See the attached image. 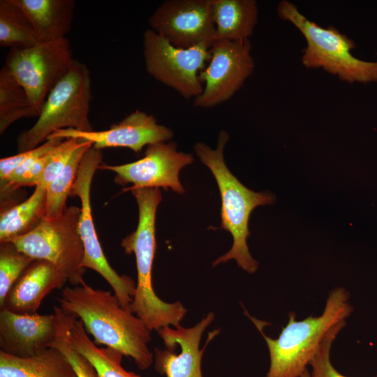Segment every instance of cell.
<instances>
[{"mask_svg": "<svg viewBox=\"0 0 377 377\" xmlns=\"http://www.w3.org/2000/svg\"><path fill=\"white\" fill-rule=\"evenodd\" d=\"M75 61L66 37L26 49H10L5 66L40 112L49 94L68 73Z\"/></svg>", "mask_w": 377, "mask_h": 377, "instance_id": "10", "label": "cell"}, {"mask_svg": "<svg viewBox=\"0 0 377 377\" xmlns=\"http://www.w3.org/2000/svg\"><path fill=\"white\" fill-rule=\"evenodd\" d=\"M102 158L101 150L93 146L85 152L71 193V195L77 196L81 202L79 232L84 249L82 266L99 274L111 286L123 307L131 310L136 283L130 276L119 275L109 264L96 234L91 214V186Z\"/></svg>", "mask_w": 377, "mask_h": 377, "instance_id": "9", "label": "cell"}, {"mask_svg": "<svg viewBox=\"0 0 377 377\" xmlns=\"http://www.w3.org/2000/svg\"><path fill=\"white\" fill-rule=\"evenodd\" d=\"M139 212L137 228L124 238L121 246L127 254L133 253L137 269L135 295L131 311L141 318L149 330L176 326L184 318L187 309L177 301L168 303L155 293L152 283V267L156 252V213L162 200L158 188L131 189Z\"/></svg>", "mask_w": 377, "mask_h": 377, "instance_id": "2", "label": "cell"}, {"mask_svg": "<svg viewBox=\"0 0 377 377\" xmlns=\"http://www.w3.org/2000/svg\"><path fill=\"white\" fill-rule=\"evenodd\" d=\"M91 146V142L84 140L73 151L63 170L47 187L44 219L57 218L66 208V200L71 195L82 158Z\"/></svg>", "mask_w": 377, "mask_h": 377, "instance_id": "25", "label": "cell"}, {"mask_svg": "<svg viewBox=\"0 0 377 377\" xmlns=\"http://www.w3.org/2000/svg\"><path fill=\"white\" fill-rule=\"evenodd\" d=\"M228 134L221 131L216 149L204 142L194 145V151L200 161L211 170L221 198V226L232 237L231 249L213 263V266L234 259L239 267L249 274L258 268V263L251 255L247 245L250 235L249 221L251 212L258 206L272 205L274 197L269 193L254 192L244 186L228 168L224 161L223 150L228 141Z\"/></svg>", "mask_w": 377, "mask_h": 377, "instance_id": "3", "label": "cell"}, {"mask_svg": "<svg viewBox=\"0 0 377 377\" xmlns=\"http://www.w3.org/2000/svg\"><path fill=\"white\" fill-rule=\"evenodd\" d=\"M39 114L24 89L4 65L0 71V133L20 119Z\"/></svg>", "mask_w": 377, "mask_h": 377, "instance_id": "24", "label": "cell"}, {"mask_svg": "<svg viewBox=\"0 0 377 377\" xmlns=\"http://www.w3.org/2000/svg\"><path fill=\"white\" fill-rule=\"evenodd\" d=\"M57 322L56 337L51 347L61 350L69 360L77 377H98L93 365L71 346L68 336V313L59 306H53Z\"/></svg>", "mask_w": 377, "mask_h": 377, "instance_id": "27", "label": "cell"}, {"mask_svg": "<svg viewBox=\"0 0 377 377\" xmlns=\"http://www.w3.org/2000/svg\"><path fill=\"white\" fill-rule=\"evenodd\" d=\"M349 294L343 288L333 289L325 309L318 316L296 320V313L288 314V321L277 339L263 331V322L250 317L267 343L270 365L265 377H300L328 332L346 320L353 311Z\"/></svg>", "mask_w": 377, "mask_h": 377, "instance_id": "4", "label": "cell"}, {"mask_svg": "<svg viewBox=\"0 0 377 377\" xmlns=\"http://www.w3.org/2000/svg\"><path fill=\"white\" fill-rule=\"evenodd\" d=\"M214 319V313L209 312L200 322L191 327H184L180 324L165 326L157 333L165 346L174 344L180 348L175 352V346L165 349L156 348L154 353V369L166 377H202L201 361L207 346L219 330L209 333L205 346L200 349L202 335Z\"/></svg>", "mask_w": 377, "mask_h": 377, "instance_id": "14", "label": "cell"}, {"mask_svg": "<svg viewBox=\"0 0 377 377\" xmlns=\"http://www.w3.org/2000/svg\"><path fill=\"white\" fill-rule=\"evenodd\" d=\"M193 161L191 154L178 151L175 142H160L148 145L144 157L136 161L117 165H100L98 169L115 172L114 180L117 184H133L124 191L163 188L182 194L184 189L179 181V173Z\"/></svg>", "mask_w": 377, "mask_h": 377, "instance_id": "12", "label": "cell"}, {"mask_svg": "<svg viewBox=\"0 0 377 377\" xmlns=\"http://www.w3.org/2000/svg\"><path fill=\"white\" fill-rule=\"evenodd\" d=\"M209 64L199 73L202 92L194 98L196 108L209 109L228 101L253 73L255 63L249 40H216Z\"/></svg>", "mask_w": 377, "mask_h": 377, "instance_id": "11", "label": "cell"}, {"mask_svg": "<svg viewBox=\"0 0 377 377\" xmlns=\"http://www.w3.org/2000/svg\"><path fill=\"white\" fill-rule=\"evenodd\" d=\"M64 139L60 138H48L45 142L38 147L18 153L14 156L0 159V179L4 181L15 169L26 161L42 152L52 150Z\"/></svg>", "mask_w": 377, "mask_h": 377, "instance_id": "30", "label": "cell"}, {"mask_svg": "<svg viewBox=\"0 0 377 377\" xmlns=\"http://www.w3.org/2000/svg\"><path fill=\"white\" fill-rule=\"evenodd\" d=\"M31 20L40 43L66 38L74 15L73 0H15Z\"/></svg>", "mask_w": 377, "mask_h": 377, "instance_id": "18", "label": "cell"}, {"mask_svg": "<svg viewBox=\"0 0 377 377\" xmlns=\"http://www.w3.org/2000/svg\"><path fill=\"white\" fill-rule=\"evenodd\" d=\"M67 281L52 263L35 259L10 288L2 308L18 313H36L44 298L63 288Z\"/></svg>", "mask_w": 377, "mask_h": 377, "instance_id": "17", "label": "cell"}, {"mask_svg": "<svg viewBox=\"0 0 377 377\" xmlns=\"http://www.w3.org/2000/svg\"><path fill=\"white\" fill-rule=\"evenodd\" d=\"M346 325V320L338 323L325 335L309 362L312 368L310 377H347L338 372L330 361L332 345Z\"/></svg>", "mask_w": 377, "mask_h": 377, "instance_id": "28", "label": "cell"}, {"mask_svg": "<svg viewBox=\"0 0 377 377\" xmlns=\"http://www.w3.org/2000/svg\"><path fill=\"white\" fill-rule=\"evenodd\" d=\"M68 336L71 346L94 367L98 377H141L121 365L124 355L108 347H100L92 341L82 323L68 313Z\"/></svg>", "mask_w": 377, "mask_h": 377, "instance_id": "21", "label": "cell"}, {"mask_svg": "<svg viewBox=\"0 0 377 377\" xmlns=\"http://www.w3.org/2000/svg\"><path fill=\"white\" fill-rule=\"evenodd\" d=\"M215 40H249L258 21L255 0H212Z\"/></svg>", "mask_w": 377, "mask_h": 377, "instance_id": "19", "label": "cell"}, {"mask_svg": "<svg viewBox=\"0 0 377 377\" xmlns=\"http://www.w3.org/2000/svg\"><path fill=\"white\" fill-rule=\"evenodd\" d=\"M172 136V130L158 124L154 116L135 110L107 130L84 132L65 128L55 131L48 138H77L91 142L99 150L108 147H126L138 152L145 146L168 142Z\"/></svg>", "mask_w": 377, "mask_h": 377, "instance_id": "15", "label": "cell"}, {"mask_svg": "<svg viewBox=\"0 0 377 377\" xmlns=\"http://www.w3.org/2000/svg\"><path fill=\"white\" fill-rule=\"evenodd\" d=\"M46 188L37 185L27 199L1 209L0 242L29 233L44 219Z\"/></svg>", "mask_w": 377, "mask_h": 377, "instance_id": "22", "label": "cell"}, {"mask_svg": "<svg viewBox=\"0 0 377 377\" xmlns=\"http://www.w3.org/2000/svg\"><path fill=\"white\" fill-rule=\"evenodd\" d=\"M0 377H77L67 357L50 347L35 356L21 358L0 351Z\"/></svg>", "mask_w": 377, "mask_h": 377, "instance_id": "20", "label": "cell"}, {"mask_svg": "<svg viewBox=\"0 0 377 377\" xmlns=\"http://www.w3.org/2000/svg\"><path fill=\"white\" fill-rule=\"evenodd\" d=\"M211 46L202 43L187 49L176 47L151 29H147L142 36L146 71L183 98H195L203 90L199 73L210 60Z\"/></svg>", "mask_w": 377, "mask_h": 377, "instance_id": "8", "label": "cell"}, {"mask_svg": "<svg viewBox=\"0 0 377 377\" xmlns=\"http://www.w3.org/2000/svg\"><path fill=\"white\" fill-rule=\"evenodd\" d=\"M57 332L51 314L18 313L0 310V351L21 358L35 356L51 347Z\"/></svg>", "mask_w": 377, "mask_h": 377, "instance_id": "16", "label": "cell"}, {"mask_svg": "<svg viewBox=\"0 0 377 377\" xmlns=\"http://www.w3.org/2000/svg\"><path fill=\"white\" fill-rule=\"evenodd\" d=\"M276 12L303 35L306 45L301 60L305 67L323 68L349 83L377 81V61H366L354 57V41L335 27L324 28L309 20L289 1H281Z\"/></svg>", "mask_w": 377, "mask_h": 377, "instance_id": "5", "label": "cell"}, {"mask_svg": "<svg viewBox=\"0 0 377 377\" xmlns=\"http://www.w3.org/2000/svg\"><path fill=\"white\" fill-rule=\"evenodd\" d=\"M40 43L31 20L15 0H1L0 45L22 50Z\"/></svg>", "mask_w": 377, "mask_h": 377, "instance_id": "23", "label": "cell"}, {"mask_svg": "<svg viewBox=\"0 0 377 377\" xmlns=\"http://www.w3.org/2000/svg\"><path fill=\"white\" fill-rule=\"evenodd\" d=\"M151 29L183 49L215 40L212 0H167L149 18Z\"/></svg>", "mask_w": 377, "mask_h": 377, "instance_id": "13", "label": "cell"}, {"mask_svg": "<svg viewBox=\"0 0 377 377\" xmlns=\"http://www.w3.org/2000/svg\"><path fill=\"white\" fill-rule=\"evenodd\" d=\"M377 377V376H376Z\"/></svg>", "mask_w": 377, "mask_h": 377, "instance_id": "32", "label": "cell"}, {"mask_svg": "<svg viewBox=\"0 0 377 377\" xmlns=\"http://www.w3.org/2000/svg\"><path fill=\"white\" fill-rule=\"evenodd\" d=\"M91 99L89 69L86 64L75 59L68 73L49 94L36 122L19 135L18 153L38 147L61 129L93 131L89 118Z\"/></svg>", "mask_w": 377, "mask_h": 377, "instance_id": "6", "label": "cell"}, {"mask_svg": "<svg viewBox=\"0 0 377 377\" xmlns=\"http://www.w3.org/2000/svg\"><path fill=\"white\" fill-rule=\"evenodd\" d=\"M81 209L66 207L55 219H43L29 233L8 240L34 259L52 263L72 286L82 283L84 249L79 232Z\"/></svg>", "mask_w": 377, "mask_h": 377, "instance_id": "7", "label": "cell"}, {"mask_svg": "<svg viewBox=\"0 0 377 377\" xmlns=\"http://www.w3.org/2000/svg\"><path fill=\"white\" fill-rule=\"evenodd\" d=\"M83 141L77 138H67L52 149L49 153L48 161L38 185L47 188L63 170L73 151Z\"/></svg>", "mask_w": 377, "mask_h": 377, "instance_id": "29", "label": "cell"}, {"mask_svg": "<svg viewBox=\"0 0 377 377\" xmlns=\"http://www.w3.org/2000/svg\"><path fill=\"white\" fill-rule=\"evenodd\" d=\"M57 300L64 311L82 323L96 344L132 358L140 370L154 364V353L148 346L151 330L141 318L123 307L111 291L94 288L84 281L64 287Z\"/></svg>", "mask_w": 377, "mask_h": 377, "instance_id": "1", "label": "cell"}, {"mask_svg": "<svg viewBox=\"0 0 377 377\" xmlns=\"http://www.w3.org/2000/svg\"><path fill=\"white\" fill-rule=\"evenodd\" d=\"M35 259L9 241L0 242V306L14 283Z\"/></svg>", "mask_w": 377, "mask_h": 377, "instance_id": "26", "label": "cell"}, {"mask_svg": "<svg viewBox=\"0 0 377 377\" xmlns=\"http://www.w3.org/2000/svg\"><path fill=\"white\" fill-rule=\"evenodd\" d=\"M300 377H310V373L308 369H306Z\"/></svg>", "mask_w": 377, "mask_h": 377, "instance_id": "31", "label": "cell"}]
</instances>
